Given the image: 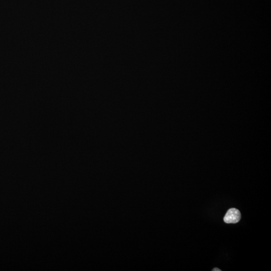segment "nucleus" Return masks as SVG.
Listing matches in <instances>:
<instances>
[{
  "label": "nucleus",
  "instance_id": "obj_1",
  "mask_svg": "<svg viewBox=\"0 0 271 271\" xmlns=\"http://www.w3.org/2000/svg\"><path fill=\"white\" fill-rule=\"evenodd\" d=\"M241 219V214L240 211L234 208L228 210L224 216V222L227 224H237Z\"/></svg>",
  "mask_w": 271,
  "mask_h": 271
},
{
  "label": "nucleus",
  "instance_id": "obj_2",
  "mask_svg": "<svg viewBox=\"0 0 271 271\" xmlns=\"http://www.w3.org/2000/svg\"><path fill=\"white\" fill-rule=\"evenodd\" d=\"M212 271H221V270H220V269H219L215 268H214V269L212 270Z\"/></svg>",
  "mask_w": 271,
  "mask_h": 271
}]
</instances>
